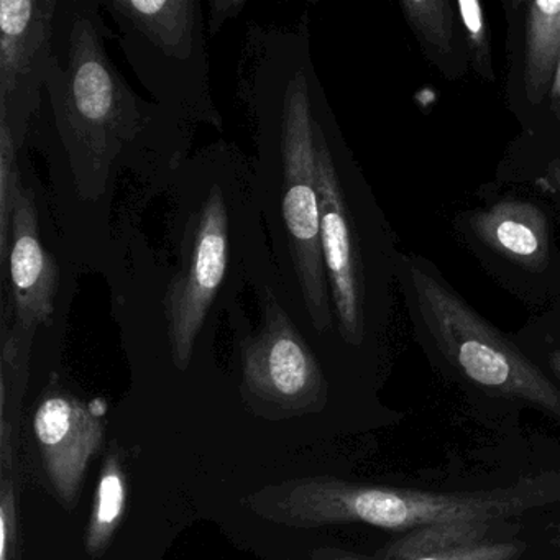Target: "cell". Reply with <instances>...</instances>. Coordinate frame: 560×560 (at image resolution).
<instances>
[{
    "instance_id": "obj_1",
    "label": "cell",
    "mask_w": 560,
    "mask_h": 560,
    "mask_svg": "<svg viewBox=\"0 0 560 560\" xmlns=\"http://www.w3.org/2000/svg\"><path fill=\"white\" fill-rule=\"evenodd\" d=\"M107 34L96 5L60 2L55 19L54 65L45 84L57 145L51 175L61 199L106 205L120 172H143L156 152L178 165L186 130L159 104L140 100L107 55ZM147 172V170H145ZM83 211V208H81Z\"/></svg>"
},
{
    "instance_id": "obj_2",
    "label": "cell",
    "mask_w": 560,
    "mask_h": 560,
    "mask_svg": "<svg viewBox=\"0 0 560 560\" xmlns=\"http://www.w3.org/2000/svg\"><path fill=\"white\" fill-rule=\"evenodd\" d=\"M264 81L261 74L258 73ZM273 77V74H271ZM257 83V198L277 252L280 275L317 332L332 327L334 307L320 244L314 109L310 77L300 63L277 67V78Z\"/></svg>"
},
{
    "instance_id": "obj_3",
    "label": "cell",
    "mask_w": 560,
    "mask_h": 560,
    "mask_svg": "<svg viewBox=\"0 0 560 560\" xmlns=\"http://www.w3.org/2000/svg\"><path fill=\"white\" fill-rule=\"evenodd\" d=\"M560 501V471H540L508 487L480 491H422L352 483L332 477L303 478L250 498L255 513L294 527L363 523L411 533L460 521L521 517Z\"/></svg>"
},
{
    "instance_id": "obj_4",
    "label": "cell",
    "mask_w": 560,
    "mask_h": 560,
    "mask_svg": "<svg viewBox=\"0 0 560 560\" xmlns=\"http://www.w3.org/2000/svg\"><path fill=\"white\" fill-rule=\"evenodd\" d=\"M104 8L140 83L182 120L221 126L198 0H109Z\"/></svg>"
},
{
    "instance_id": "obj_5",
    "label": "cell",
    "mask_w": 560,
    "mask_h": 560,
    "mask_svg": "<svg viewBox=\"0 0 560 560\" xmlns=\"http://www.w3.org/2000/svg\"><path fill=\"white\" fill-rule=\"evenodd\" d=\"M418 307L439 349L481 388L536 405L560 421V389L513 343L421 265L409 264Z\"/></svg>"
},
{
    "instance_id": "obj_6",
    "label": "cell",
    "mask_w": 560,
    "mask_h": 560,
    "mask_svg": "<svg viewBox=\"0 0 560 560\" xmlns=\"http://www.w3.org/2000/svg\"><path fill=\"white\" fill-rule=\"evenodd\" d=\"M231 241L229 198L214 185L189 219L182 265L166 293L170 343L178 369H188L196 339L228 277Z\"/></svg>"
},
{
    "instance_id": "obj_7",
    "label": "cell",
    "mask_w": 560,
    "mask_h": 560,
    "mask_svg": "<svg viewBox=\"0 0 560 560\" xmlns=\"http://www.w3.org/2000/svg\"><path fill=\"white\" fill-rule=\"evenodd\" d=\"M60 0L0 2V124L19 150L27 143L54 65Z\"/></svg>"
},
{
    "instance_id": "obj_8",
    "label": "cell",
    "mask_w": 560,
    "mask_h": 560,
    "mask_svg": "<svg viewBox=\"0 0 560 560\" xmlns=\"http://www.w3.org/2000/svg\"><path fill=\"white\" fill-rule=\"evenodd\" d=\"M244 382L255 398L284 411L316 409L326 401L316 357L271 293L260 329L244 343Z\"/></svg>"
},
{
    "instance_id": "obj_9",
    "label": "cell",
    "mask_w": 560,
    "mask_h": 560,
    "mask_svg": "<svg viewBox=\"0 0 560 560\" xmlns=\"http://www.w3.org/2000/svg\"><path fill=\"white\" fill-rule=\"evenodd\" d=\"M314 145L320 206V244L334 314L343 339L352 346H360L365 334L363 267L329 137L316 114Z\"/></svg>"
},
{
    "instance_id": "obj_10",
    "label": "cell",
    "mask_w": 560,
    "mask_h": 560,
    "mask_svg": "<svg viewBox=\"0 0 560 560\" xmlns=\"http://www.w3.org/2000/svg\"><path fill=\"white\" fill-rule=\"evenodd\" d=\"M60 291V267L45 247L35 192L19 186L12 218L8 277L2 281V311L22 334L34 332L54 316Z\"/></svg>"
},
{
    "instance_id": "obj_11",
    "label": "cell",
    "mask_w": 560,
    "mask_h": 560,
    "mask_svg": "<svg viewBox=\"0 0 560 560\" xmlns=\"http://www.w3.org/2000/svg\"><path fill=\"white\" fill-rule=\"evenodd\" d=\"M93 405L68 395H51L38 406L35 438L48 477L65 501L73 500L94 452L103 441V422Z\"/></svg>"
},
{
    "instance_id": "obj_12",
    "label": "cell",
    "mask_w": 560,
    "mask_h": 560,
    "mask_svg": "<svg viewBox=\"0 0 560 560\" xmlns=\"http://www.w3.org/2000/svg\"><path fill=\"white\" fill-rule=\"evenodd\" d=\"M475 235L514 264L540 270L549 260V222L539 206L506 199L471 218Z\"/></svg>"
},
{
    "instance_id": "obj_13",
    "label": "cell",
    "mask_w": 560,
    "mask_h": 560,
    "mask_svg": "<svg viewBox=\"0 0 560 560\" xmlns=\"http://www.w3.org/2000/svg\"><path fill=\"white\" fill-rule=\"evenodd\" d=\"M524 88L529 103L549 96L560 58V0L526 2Z\"/></svg>"
},
{
    "instance_id": "obj_14",
    "label": "cell",
    "mask_w": 560,
    "mask_h": 560,
    "mask_svg": "<svg viewBox=\"0 0 560 560\" xmlns=\"http://www.w3.org/2000/svg\"><path fill=\"white\" fill-rule=\"evenodd\" d=\"M497 523L487 521H460V523L441 524L402 534L395 542L389 544L383 556L388 560L418 559L445 552L457 547L485 542L488 534Z\"/></svg>"
},
{
    "instance_id": "obj_15",
    "label": "cell",
    "mask_w": 560,
    "mask_h": 560,
    "mask_svg": "<svg viewBox=\"0 0 560 560\" xmlns=\"http://www.w3.org/2000/svg\"><path fill=\"white\" fill-rule=\"evenodd\" d=\"M126 501V477L119 460L110 455L101 474L90 529H88L86 546L91 553H97L107 546L122 520Z\"/></svg>"
},
{
    "instance_id": "obj_16",
    "label": "cell",
    "mask_w": 560,
    "mask_h": 560,
    "mask_svg": "<svg viewBox=\"0 0 560 560\" xmlns=\"http://www.w3.org/2000/svg\"><path fill=\"white\" fill-rule=\"evenodd\" d=\"M19 150L11 130L0 124V277H8L9 248H11L12 218L15 198L21 186Z\"/></svg>"
},
{
    "instance_id": "obj_17",
    "label": "cell",
    "mask_w": 560,
    "mask_h": 560,
    "mask_svg": "<svg viewBox=\"0 0 560 560\" xmlns=\"http://www.w3.org/2000/svg\"><path fill=\"white\" fill-rule=\"evenodd\" d=\"M401 11L412 32L438 54H451L455 15L447 0H405Z\"/></svg>"
},
{
    "instance_id": "obj_18",
    "label": "cell",
    "mask_w": 560,
    "mask_h": 560,
    "mask_svg": "<svg viewBox=\"0 0 560 560\" xmlns=\"http://www.w3.org/2000/svg\"><path fill=\"white\" fill-rule=\"evenodd\" d=\"M523 540H485L471 546L457 547L432 556L405 560H517L526 550ZM316 560H375L355 553L339 552V550H323L317 552Z\"/></svg>"
},
{
    "instance_id": "obj_19",
    "label": "cell",
    "mask_w": 560,
    "mask_h": 560,
    "mask_svg": "<svg viewBox=\"0 0 560 560\" xmlns=\"http://www.w3.org/2000/svg\"><path fill=\"white\" fill-rule=\"evenodd\" d=\"M457 9L462 27L467 35L468 50H470L475 70L487 80H494L493 67H491L490 35H488L483 8L477 0H460L457 2Z\"/></svg>"
},
{
    "instance_id": "obj_20",
    "label": "cell",
    "mask_w": 560,
    "mask_h": 560,
    "mask_svg": "<svg viewBox=\"0 0 560 560\" xmlns=\"http://www.w3.org/2000/svg\"><path fill=\"white\" fill-rule=\"evenodd\" d=\"M15 498L14 491L5 490L0 503V560H9V547L14 540Z\"/></svg>"
},
{
    "instance_id": "obj_21",
    "label": "cell",
    "mask_w": 560,
    "mask_h": 560,
    "mask_svg": "<svg viewBox=\"0 0 560 560\" xmlns=\"http://www.w3.org/2000/svg\"><path fill=\"white\" fill-rule=\"evenodd\" d=\"M245 0H212L211 4V22H209V32L212 35L221 31L222 25L229 19L237 18L242 9L245 8Z\"/></svg>"
},
{
    "instance_id": "obj_22",
    "label": "cell",
    "mask_w": 560,
    "mask_h": 560,
    "mask_svg": "<svg viewBox=\"0 0 560 560\" xmlns=\"http://www.w3.org/2000/svg\"><path fill=\"white\" fill-rule=\"evenodd\" d=\"M549 104L553 116L560 120V58L559 63H557L556 74H553L552 86H550L549 91Z\"/></svg>"
},
{
    "instance_id": "obj_23",
    "label": "cell",
    "mask_w": 560,
    "mask_h": 560,
    "mask_svg": "<svg viewBox=\"0 0 560 560\" xmlns=\"http://www.w3.org/2000/svg\"><path fill=\"white\" fill-rule=\"evenodd\" d=\"M549 178L552 185L560 191V160H557V162L549 166Z\"/></svg>"
},
{
    "instance_id": "obj_24",
    "label": "cell",
    "mask_w": 560,
    "mask_h": 560,
    "mask_svg": "<svg viewBox=\"0 0 560 560\" xmlns=\"http://www.w3.org/2000/svg\"><path fill=\"white\" fill-rule=\"evenodd\" d=\"M550 366H552L557 378L560 380V350H557V352H553L552 355H550Z\"/></svg>"
},
{
    "instance_id": "obj_25",
    "label": "cell",
    "mask_w": 560,
    "mask_h": 560,
    "mask_svg": "<svg viewBox=\"0 0 560 560\" xmlns=\"http://www.w3.org/2000/svg\"><path fill=\"white\" fill-rule=\"evenodd\" d=\"M550 544L552 546H560V523L550 526Z\"/></svg>"
}]
</instances>
